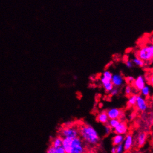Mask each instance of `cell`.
Returning a JSON list of instances; mask_svg holds the SVG:
<instances>
[{"label": "cell", "mask_w": 153, "mask_h": 153, "mask_svg": "<svg viewBox=\"0 0 153 153\" xmlns=\"http://www.w3.org/2000/svg\"><path fill=\"white\" fill-rule=\"evenodd\" d=\"M79 137L85 144L90 146L98 145L100 141V137L97 129L92 125L84 124L79 127Z\"/></svg>", "instance_id": "6da1fadb"}, {"label": "cell", "mask_w": 153, "mask_h": 153, "mask_svg": "<svg viewBox=\"0 0 153 153\" xmlns=\"http://www.w3.org/2000/svg\"><path fill=\"white\" fill-rule=\"evenodd\" d=\"M59 136L62 138L75 139L79 137V127L70 124L62 127L59 131Z\"/></svg>", "instance_id": "7a4b0ae2"}, {"label": "cell", "mask_w": 153, "mask_h": 153, "mask_svg": "<svg viewBox=\"0 0 153 153\" xmlns=\"http://www.w3.org/2000/svg\"><path fill=\"white\" fill-rule=\"evenodd\" d=\"M137 57L144 62L150 61L153 58V45L150 44L142 47L137 52Z\"/></svg>", "instance_id": "3957f363"}, {"label": "cell", "mask_w": 153, "mask_h": 153, "mask_svg": "<svg viewBox=\"0 0 153 153\" xmlns=\"http://www.w3.org/2000/svg\"><path fill=\"white\" fill-rule=\"evenodd\" d=\"M86 144L80 137L73 139L70 153H86Z\"/></svg>", "instance_id": "277c9868"}, {"label": "cell", "mask_w": 153, "mask_h": 153, "mask_svg": "<svg viewBox=\"0 0 153 153\" xmlns=\"http://www.w3.org/2000/svg\"><path fill=\"white\" fill-rule=\"evenodd\" d=\"M135 143V139L131 133H128L124 137V140L123 143V145L124 149V151L128 152L133 148Z\"/></svg>", "instance_id": "5b68a950"}, {"label": "cell", "mask_w": 153, "mask_h": 153, "mask_svg": "<svg viewBox=\"0 0 153 153\" xmlns=\"http://www.w3.org/2000/svg\"><path fill=\"white\" fill-rule=\"evenodd\" d=\"M107 115L109 119H120L124 116V113L121 109L113 108L109 109L107 111Z\"/></svg>", "instance_id": "8992f818"}, {"label": "cell", "mask_w": 153, "mask_h": 153, "mask_svg": "<svg viewBox=\"0 0 153 153\" xmlns=\"http://www.w3.org/2000/svg\"><path fill=\"white\" fill-rule=\"evenodd\" d=\"M114 131L115 134L125 136V135L129 133V128L128 124L125 121L121 120L119 124L114 129Z\"/></svg>", "instance_id": "52a82bcc"}, {"label": "cell", "mask_w": 153, "mask_h": 153, "mask_svg": "<svg viewBox=\"0 0 153 153\" xmlns=\"http://www.w3.org/2000/svg\"><path fill=\"white\" fill-rule=\"evenodd\" d=\"M135 106L137 110L141 112H145L148 108V105L145 98L141 95H137Z\"/></svg>", "instance_id": "ba28073f"}, {"label": "cell", "mask_w": 153, "mask_h": 153, "mask_svg": "<svg viewBox=\"0 0 153 153\" xmlns=\"http://www.w3.org/2000/svg\"><path fill=\"white\" fill-rule=\"evenodd\" d=\"M148 139V134L144 131H141L137 134L135 142L139 148L144 146Z\"/></svg>", "instance_id": "9c48e42d"}, {"label": "cell", "mask_w": 153, "mask_h": 153, "mask_svg": "<svg viewBox=\"0 0 153 153\" xmlns=\"http://www.w3.org/2000/svg\"><path fill=\"white\" fill-rule=\"evenodd\" d=\"M111 81L114 87L118 88L124 85L125 82V79L120 74H113Z\"/></svg>", "instance_id": "30bf717a"}, {"label": "cell", "mask_w": 153, "mask_h": 153, "mask_svg": "<svg viewBox=\"0 0 153 153\" xmlns=\"http://www.w3.org/2000/svg\"><path fill=\"white\" fill-rule=\"evenodd\" d=\"M133 85L137 90L141 91V89L146 85L145 77L143 75L138 76L133 82Z\"/></svg>", "instance_id": "8fae6325"}, {"label": "cell", "mask_w": 153, "mask_h": 153, "mask_svg": "<svg viewBox=\"0 0 153 153\" xmlns=\"http://www.w3.org/2000/svg\"><path fill=\"white\" fill-rule=\"evenodd\" d=\"M73 139L70 138H63L62 147L66 153H70Z\"/></svg>", "instance_id": "7c38bea8"}, {"label": "cell", "mask_w": 153, "mask_h": 153, "mask_svg": "<svg viewBox=\"0 0 153 153\" xmlns=\"http://www.w3.org/2000/svg\"><path fill=\"white\" fill-rule=\"evenodd\" d=\"M97 121L102 124L106 125L109 120V117L106 111H101L99 113L97 117Z\"/></svg>", "instance_id": "4fadbf2b"}, {"label": "cell", "mask_w": 153, "mask_h": 153, "mask_svg": "<svg viewBox=\"0 0 153 153\" xmlns=\"http://www.w3.org/2000/svg\"><path fill=\"white\" fill-rule=\"evenodd\" d=\"M124 135H118V134H115L113 137L111 141L113 146H117V145H120V144H123V141L124 140Z\"/></svg>", "instance_id": "5bb4252c"}, {"label": "cell", "mask_w": 153, "mask_h": 153, "mask_svg": "<svg viewBox=\"0 0 153 153\" xmlns=\"http://www.w3.org/2000/svg\"><path fill=\"white\" fill-rule=\"evenodd\" d=\"M62 140H63V138L61 137L60 136H59V135L57 136L56 137L53 138L51 145L53 146V147H54V148L61 147V146H62Z\"/></svg>", "instance_id": "9a60e30c"}, {"label": "cell", "mask_w": 153, "mask_h": 153, "mask_svg": "<svg viewBox=\"0 0 153 153\" xmlns=\"http://www.w3.org/2000/svg\"><path fill=\"white\" fill-rule=\"evenodd\" d=\"M46 153H66L62 146L59 148H54L50 145L48 147Z\"/></svg>", "instance_id": "2e32d148"}, {"label": "cell", "mask_w": 153, "mask_h": 153, "mask_svg": "<svg viewBox=\"0 0 153 153\" xmlns=\"http://www.w3.org/2000/svg\"><path fill=\"white\" fill-rule=\"evenodd\" d=\"M120 121L121 120L120 119H109L107 125L112 130H114L119 124Z\"/></svg>", "instance_id": "e0dca14e"}, {"label": "cell", "mask_w": 153, "mask_h": 153, "mask_svg": "<svg viewBox=\"0 0 153 153\" xmlns=\"http://www.w3.org/2000/svg\"><path fill=\"white\" fill-rule=\"evenodd\" d=\"M137 99V95L135 94H134L133 95L129 97L128 102H127L128 106L129 107H131L133 106H135L136 104Z\"/></svg>", "instance_id": "ac0fdd59"}, {"label": "cell", "mask_w": 153, "mask_h": 153, "mask_svg": "<svg viewBox=\"0 0 153 153\" xmlns=\"http://www.w3.org/2000/svg\"><path fill=\"white\" fill-rule=\"evenodd\" d=\"M150 91H151L150 87L149 86V85H146L145 86L141 89L140 91H141V94L142 95V96L144 97H149V95L150 94Z\"/></svg>", "instance_id": "d6986e66"}, {"label": "cell", "mask_w": 153, "mask_h": 153, "mask_svg": "<svg viewBox=\"0 0 153 153\" xmlns=\"http://www.w3.org/2000/svg\"><path fill=\"white\" fill-rule=\"evenodd\" d=\"M133 64H135L136 66H139V67H143L145 65V62L141 60L139 57H135L133 59L131 60Z\"/></svg>", "instance_id": "ffe728a7"}, {"label": "cell", "mask_w": 153, "mask_h": 153, "mask_svg": "<svg viewBox=\"0 0 153 153\" xmlns=\"http://www.w3.org/2000/svg\"><path fill=\"white\" fill-rule=\"evenodd\" d=\"M113 75V74L111 73L109 70H105L102 73V76L111 81Z\"/></svg>", "instance_id": "44dd1931"}, {"label": "cell", "mask_w": 153, "mask_h": 153, "mask_svg": "<svg viewBox=\"0 0 153 153\" xmlns=\"http://www.w3.org/2000/svg\"><path fill=\"white\" fill-rule=\"evenodd\" d=\"M103 87H104V88L105 91L106 92H110L113 90V88H114V86H113L111 82L108 83L106 84L103 85Z\"/></svg>", "instance_id": "7402d4cb"}, {"label": "cell", "mask_w": 153, "mask_h": 153, "mask_svg": "<svg viewBox=\"0 0 153 153\" xmlns=\"http://www.w3.org/2000/svg\"><path fill=\"white\" fill-rule=\"evenodd\" d=\"M133 91V88L132 86L130 85H128L125 86V94L126 95H130Z\"/></svg>", "instance_id": "603a6c76"}, {"label": "cell", "mask_w": 153, "mask_h": 153, "mask_svg": "<svg viewBox=\"0 0 153 153\" xmlns=\"http://www.w3.org/2000/svg\"><path fill=\"white\" fill-rule=\"evenodd\" d=\"M116 152L117 153H124L125 152L123 144L116 146Z\"/></svg>", "instance_id": "cb8c5ba5"}, {"label": "cell", "mask_w": 153, "mask_h": 153, "mask_svg": "<svg viewBox=\"0 0 153 153\" xmlns=\"http://www.w3.org/2000/svg\"><path fill=\"white\" fill-rule=\"evenodd\" d=\"M111 131H112V129H111L107 124L105 125L104 133H105V135H109L110 134V133H111Z\"/></svg>", "instance_id": "d4e9b609"}, {"label": "cell", "mask_w": 153, "mask_h": 153, "mask_svg": "<svg viewBox=\"0 0 153 153\" xmlns=\"http://www.w3.org/2000/svg\"><path fill=\"white\" fill-rule=\"evenodd\" d=\"M110 95H111L112 97L116 96V95H117L119 93V90L118 88L114 87V88H113V90L110 92Z\"/></svg>", "instance_id": "484cf974"}, {"label": "cell", "mask_w": 153, "mask_h": 153, "mask_svg": "<svg viewBox=\"0 0 153 153\" xmlns=\"http://www.w3.org/2000/svg\"><path fill=\"white\" fill-rule=\"evenodd\" d=\"M134 80H135V78L133 76H128L125 80L126 82L128 84H133Z\"/></svg>", "instance_id": "4316f807"}, {"label": "cell", "mask_w": 153, "mask_h": 153, "mask_svg": "<svg viewBox=\"0 0 153 153\" xmlns=\"http://www.w3.org/2000/svg\"><path fill=\"white\" fill-rule=\"evenodd\" d=\"M125 64H126V66L128 68H129V69H132L133 68V63L132 62V61L131 60H126V62H125Z\"/></svg>", "instance_id": "83f0119b"}, {"label": "cell", "mask_w": 153, "mask_h": 153, "mask_svg": "<svg viewBox=\"0 0 153 153\" xmlns=\"http://www.w3.org/2000/svg\"><path fill=\"white\" fill-rule=\"evenodd\" d=\"M101 82L102 84L103 85L109 83V82H111V80H109V79H106V78L104 77L101 76Z\"/></svg>", "instance_id": "f1b7e54d"}, {"label": "cell", "mask_w": 153, "mask_h": 153, "mask_svg": "<svg viewBox=\"0 0 153 153\" xmlns=\"http://www.w3.org/2000/svg\"><path fill=\"white\" fill-rule=\"evenodd\" d=\"M111 153H117L116 152V146H113L112 148L111 149Z\"/></svg>", "instance_id": "f546056e"}, {"label": "cell", "mask_w": 153, "mask_h": 153, "mask_svg": "<svg viewBox=\"0 0 153 153\" xmlns=\"http://www.w3.org/2000/svg\"><path fill=\"white\" fill-rule=\"evenodd\" d=\"M74 79L75 80H77V79H78V77L76 75H75V76H74Z\"/></svg>", "instance_id": "4dcf8cb0"}, {"label": "cell", "mask_w": 153, "mask_h": 153, "mask_svg": "<svg viewBox=\"0 0 153 153\" xmlns=\"http://www.w3.org/2000/svg\"><path fill=\"white\" fill-rule=\"evenodd\" d=\"M129 117H130V118H131V119H133V118H134L133 115H130L129 116Z\"/></svg>", "instance_id": "1f68e13d"}, {"label": "cell", "mask_w": 153, "mask_h": 153, "mask_svg": "<svg viewBox=\"0 0 153 153\" xmlns=\"http://www.w3.org/2000/svg\"></svg>", "instance_id": "d6a6232c"}]
</instances>
